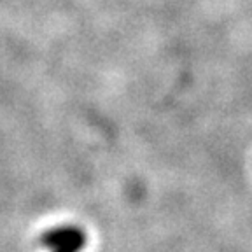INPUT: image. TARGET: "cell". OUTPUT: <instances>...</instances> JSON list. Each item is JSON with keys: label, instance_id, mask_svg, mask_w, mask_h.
Returning a JSON list of instances; mask_svg holds the SVG:
<instances>
[{"label": "cell", "instance_id": "1", "mask_svg": "<svg viewBox=\"0 0 252 252\" xmlns=\"http://www.w3.org/2000/svg\"><path fill=\"white\" fill-rule=\"evenodd\" d=\"M40 242L51 252H81L86 245V235L75 226H60L44 233Z\"/></svg>", "mask_w": 252, "mask_h": 252}]
</instances>
